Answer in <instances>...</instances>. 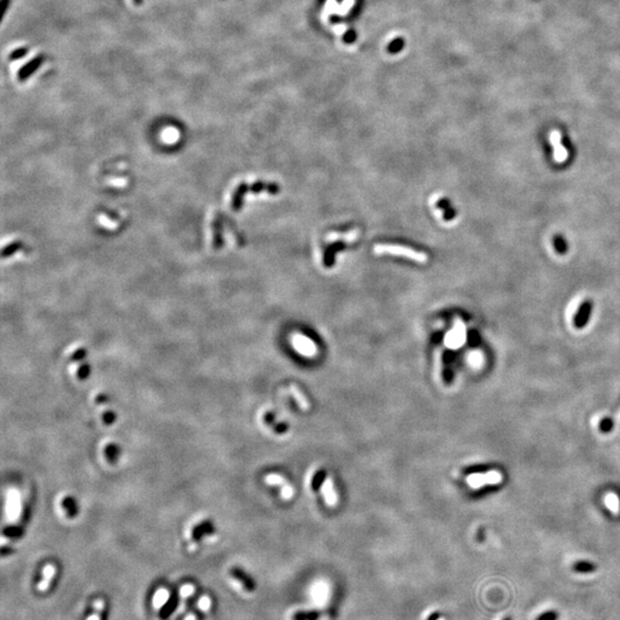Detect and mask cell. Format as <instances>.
I'll return each instance as SVG.
<instances>
[{"instance_id": "obj_1", "label": "cell", "mask_w": 620, "mask_h": 620, "mask_svg": "<svg viewBox=\"0 0 620 620\" xmlns=\"http://www.w3.org/2000/svg\"><path fill=\"white\" fill-rule=\"evenodd\" d=\"M375 252L377 254H391V255H400L404 258L410 259L412 261L420 263H425L427 261V255L422 252L414 251L409 247L400 246V245H392V243H378L375 246Z\"/></svg>"}, {"instance_id": "obj_2", "label": "cell", "mask_w": 620, "mask_h": 620, "mask_svg": "<svg viewBox=\"0 0 620 620\" xmlns=\"http://www.w3.org/2000/svg\"><path fill=\"white\" fill-rule=\"evenodd\" d=\"M291 344L299 354L307 357H314L317 354V346L309 338L297 333L291 338Z\"/></svg>"}, {"instance_id": "obj_3", "label": "cell", "mask_w": 620, "mask_h": 620, "mask_svg": "<svg viewBox=\"0 0 620 620\" xmlns=\"http://www.w3.org/2000/svg\"><path fill=\"white\" fill-rule=\"evenodd\" d=\"M231 575L233 576V579H236L238 583H240L243 591L247 593H254L256 591V583L253 580V578L246 573L245 571L242 570V568L239 567H233L232 570H231Z\"/></svg>"}, {"instance_id": "obj_4", "label": "cell", "mask_w": 620, "mask_h": 620, "mask_svg": "<svg viewBox=\"0 0 620 620\" xmlns=\"http://www.w3.org/2000/svg\"><path fill=\"white\" fill-rule=\"evenodd\" d=\"M320 491H322V494H323V499H324L325 503H326L328 507L337 506L338 495H337V491L335 488V482H333L331 477L325 478V480L322 485V488H320Z\"/></svg>"}, {"instance_id": "obj_5", "label": "cell", "mask_w": 620, "mask_h": 620, "mask_svg": "<svg viewBox=\"0 0 620 620\" xmlns=\"http://www.w3.org/2000/svg\"><path fill=\"white\" fill-rule=\"evenodd\" d=\"M45 57L44 55H38L35 59H32L31 61H29L27 65H24L21 69L18 71V79L20 82H24V80H27L30 76H31L33 72H35L38 68H39L43 62H44Z\"/></svg>"}, {"instance_id": "obj_6", "label": "cell", "mask_w": 620, "mask_h": 620, "mask_svg": "<svg viewBox=\"0 0 620 620\" xmlns=\"http://www.w3.org/2000/svg\"><path fill=\"white\" fill-rule=\"evenodd\" d=\"M591 311H592V303L589 301L584 302L581 307L579 308L578 313H576L575 317H574V325L575 327L578 328H583L586 326V324L588 323V319L591 317Z\"/></svg>"}, {"instance_id": "obj_7", "label": "cell", "mask_w": 620, "mask_h": 620, "mask_svg": "<svg viewBox=\"0 0 620 620\" xmlns=\"http://www.w3.org/2000/svg\"><path fill=\"white\" fill-rule=\"evenodd\" d=\"M54 574H55V567L53 565H48L44 567V572H43V580L40 581L39 585H38V589H39L40 592H45L50 588V584L52 583Z\"/></svg>"}, {"instance_id": "obj_8", "label": "cell", "mask_w": 620, "mask_h": 620, "mask_svg": "<svg viewBox=\"0 0 620 620\" xmlns=\"http://www.w3.org/2000/svg\"><path fill=\"white\" fill-rule=\"evenodd\" d=\"M213 231H214V236H213V247L215 248L216 251H219L223 246V234H222V223L221 221L215 220L213 223Z\"/></svg>"}, {"instance_id": "obj_9", "label": "cell", "mask_w": 620, "mask_h": 620, "mask_svg": "<svg viewBox=\"0 0 620 620\" xmlns=\"http://www.w3.org/2000/svg\"><path fill=\"white\" fill-rule=\"evenodd\" d=\"M463 343V328L456 326L451 333H449L446 338V345L448 347H457Z\"/></svg>"}, {"instance_id": "obj_10", "label": "cell", "mask_w": 620, "mask_h": 620, "mask_svg": "<svg viewBox=\"0 0 620 620\" xmlns=\"http://www.w3.org/2000/svg\"><path fill=\"white\" fill-rule=\"evenodd\" d=\"M322 617V612L318 610H301L294 612L292 620H318Z\"/></svg>"}, {"instance_id": "obj_11", "label": "cell", "mask_w": 620, "mask_h": 620, "mask_svg": "<svg viewBox=\"0 0 620 620\" xmlns=\"http://www.w3.org/2000/svg\"><path fill=\"white\" fill-rule=\"evenodd\" d=\"M290 391H291V394H292V396L294 397V400H296L297 403L299 404V407H300L302 410H308V408H309V402H308V400L306 399V396L302 394V392L299 390V387L297 386V385H294V384L291 385Z\"/></svg>"}, {"instance_id": "obj_12", "label": "cell", "mask_w": 620, "mask_h": 620, "mask_svg": "<svg viewBox=\"0 0 620 620\" xmlns=\"http://www.w3.org/2000/svg\"><path fill=\"white\" fill-rule=\"evenodd\" d=\"M573 571L576 573H583V574H586V573H593L596 571V565L592 562L589 561H578L573 564Z\"/></svg>"}, {"instance_id": "obj_13", "label": "cell", "mask_w": 620, "mask_h": 620, "mask_svg": "<svg viewBox=\"0 0 620 620\" xmlns=\"http://www.w3.org/2000/svg\"><path fill=\"white\" fill-rule=\"evenodd\" d=\"M247 190L248 189H247V186L245 185V184H240V185L237 187V190H236V192H234V194L232 196V208H233V211H239V209L241 208L243 195H245Z\"/></svg>"}, {"instance_id": "obj_14", "label": "cell", "mask_w": 620, "mask_h": 620, "mask_svg": "<svg viewBox=\"0 0 620 620\" xmlns=\"http://www.w3.org/2000/svg\"><path fill=\"white\" fill-rule=\"evenodd\" d=\"M358 236V231L354 230L350 231V232H346V233H331L328 234L326 237V241H337V240H346V241H353L355 239L357 238Z\"/></svg>"}, {"instance_id": "obj_15", "label": "cell", "mask_w": 620, "mask_h": 620, "mask_svg": "<svg viewBox=\"0 0 620 620\" xmlns=\"http://www.w3.org/2000/svg\"><path fill=\"white\" fill-rule=\"evenodd\" d=\"M22 247H23V243L21 242V241H13V242H11L10 245H7V246H5V247L3 248L2 258L3 259L10 258V256L14 255L16 252H19L20 250H22Z\"/></svg>"}, {"instance_id": "obj_16", "label": "cell", "mask_w": 620, "mask_h": 620, "mask_svg": "<svg viewBox=\"0 0 620 620\" xmlns=\"http://www.w3.org/2000/svg\"><path fill=\"white\" fill-rule=\"evenodd\" d=\"M176 605H177L176 598H169V601L167 602L163 606H162V610L160 612L161 619L164 620L167 618H169V615L174 612L175 609H176Z\"/></svg>"}, {"instance_id": "obj_17", "label": "cell", "mask_w": 620, "mask_h": 620, "mask_svg": "<svg viewBox=\"0 0 620 620\" xmlns=\"http://www.w3.org/2000/svg\"><path fill=\"white\" fill-rule=\"evenodd\" d=\"M266 482L271 486H283L287 484V480H286L283 476H280V474L271 473L266 477Z\"/></svg>"}, {"instance_id": "obj_18", "label": "cell", "mask_w": 620, "mask_h": 620, "mask_svg": "<svg viewBox=\"0 0 620 620\" xmlns=\"http://www.w3.org/2000/svg\"><path fill=\"white\" fill-rule=\"evenodd\" d=\"M551 142L556 146V151H555V156L557 160H563L564 155H565V153H564V149L562 148V145H559V136L556 134L553 135L551 137Z\"/></svg>"}, {"instance_id": "obj_19", "label": "cell", "mask_w": 620, "mask_h": 620, "mask_svg": "<svg viewBox=\"0 0 620 620\" xmlns=\"http://www.w3.org/2000/svg\"><path fill=\"white\" fill-rule=\"evenodd\" d=\"M104 609H105V602L102 600H97L95 602V613H93L88 620H101L102 611H104Z\"/></svg>"}, {"instance_id": "obj_20", "label": "cell", "mask_w": 620, "mask_h": 620, "mask_svg": "<svg viewBox=\"0 0 620 620\" xmlns=\"http://www.w3.org/2000/svg\"><path fill=\"white\" fill-rule=\"evenodd\" d=\"M169 594L167 591H163V589H161V591L157 592V594L155 595V600H154V605L156 606H162L164 605L167 602L169 601Z\"/></svg>"}, {"instance_id": "obj_21", "label": "cell", "mask_w": 620, "mask_h": 620, "mask_svg": "<svg viewBox=\"0 0 620 620\" xmlns=\"http://www.w3.org/2000/svg\"><path fill=\"white\" fill-rule=\"evenodd\" d=\"M613 426H614L613 421L609 417L603 418L600 423V430L603 432V433H609V432L612 431Z\"/></svg>"}, {"instance_id": "obj_22", "label": "cell", "mask_w": 620, "mask_h": 620, "mask_svg": "<svg viewBox=\"0 0 620 620\" xmlns=\"http://www.w3.org/2000/svg\"><path fill=\"white\" fill-rule=\"evenodd\" d=\"M280 495H281V498H283V500H291V499H292L293 495H294L293 486L290 485L288 482H287V484H285V485L281 486Z\"/></svg>"}, {"instance_id": "obj_23", "label": "cell", "mask_w": 620, "mask_h": 620, "mask_svg": "<svg viewBox=\"0 0 620 620\" xmlns=\"http://www.w3.org/2000/svg\"><path fill=\"white\" fill-rule=\"evenodd\" d=\"M558 619H559V613L555 610L547 611V612L541 613L536 618V620H558Z\"/></svg>"}, {"instance_id": "obj_24", "label": "cell", "mask_w": 620, "mask_h": 620, "mask_svg": "<svg viewBox=\"0 0 620 620\" xmlns=\"http://www.w3.org/2000/svg\"><path fill=\"white\" fill-rule=\"evenodd\" d=\"M554 245L555 248L557 250V252L559 253H565L566 252V242L564 240V238L561 236H556L555 240H554Z\"/></svg>"}, {"instance_id": "obj_25", "label": "cell", "mask_w": 620, "mask_h": 620, "mask_svg": "<svg viewBox=\"0 0 620 620\" xmlns=\"http://www.w3.org/2000/svg\"><path fill=\"white\" fill-rule=\"evenodd\" d=\"M28 52H29V50L27 48H20L18 50H15L14 52H12L10 58H11V60L22 59L23 57H25V55H27Z\"/></svg>"}, {"instance_id": "obj_26", "label": "cell", "mask_w": 620, "mask_h": 620, "mask_svg": "<svg viewBox=\"0 0 620 620\" xmlns=\"http://www.w3.org/2000/svg\"><path fill=\"white\" fill-rule=\"evenodd\" d=\"M211 605H212V601H211V598L207 596H203L199 601V608L202 611H208L209 608H211Z\"/></svg>"}, {"instance_id": "obj_27", "label": "cell", "mask_w": 620, "mask_h": 620, "mask_svg": "<svg viewBox=\"0 0 620 620\" xmlns=\"http://www.w3.org/2000/svg\"><path fill=\"white\" fill-rule=\"evenodd\" d=\"M12 0H2V3H0V10H2V19H4V16H5L6 12L8 11V8L11 6Z\"/></svg>"}, {"instance_id": "obj_28", "label": "cell", "mask_w": 620, "mask_h": 620, "mask_svg": "<svg viewBox=\"0 0 620 620\" xmlns=\"http://www.w3.org/2000/svg\"><path fill=\"white\" fill-rule=\"evenodd\" d=\"M193 593H194V587H192V586H184L181 591V595L184 597H189Z\"/></svg>"}, {"instance_id": "obj_29", "label": "cell", "mask_w": 620, "mask_h": 620, "mask_svg": "<svg viewBox=\"0 0 620 620\" xmlns=\"http://www.w3.org/2000/svg\"><path fill=\"white\" fill-rule=\"evenodd\" d=\"M441 617H442L441 612H439V611H435V612H432L429 615V618H427L426 620H439V619H441Z\"/></svg>"}, {"instance_id": "obj_30", "label": "cell", "mask_w": 620, "mask_h": 620, "mask_svg": "<svg viewBox=\"0 0 620 620\" xmlns=\"http://www.w3.org/2000/svg\"><path fill=\"white\" fill-rule=\"evenodd\" d=\"M184 620H196V615L194 613H190Z\"/></svg>"}, {"instance_id": "obj_31", "label": "cell", "mask_w": 620, "mask_h": 620, "mask_svg": "<svg viewBox=\"0 0 620 620\" xmlns=\"http://www.w3.org/2000/svg\"><path fill=\"white\" fill-rule=\"evenodd\" d=\"M136 6H140L143 4V0H132Z\"/></svg>"}, {"instance_id": "obj_32", "label": "cell", "mask_w": 620, "mask_h": 620, "mask_svg": "<svg viewBox=\"0 0 620 620\" xmlns=\"http://www.w3.org/2000/svg\"><path fill=\"white\" fill-rule=\"evenodd\" d=\"M503 620H512V618L511 617H506Z\"/></svg>"}]
</instances>
